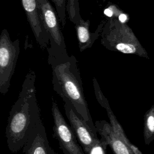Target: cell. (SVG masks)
Segmentation results:
<instances>
[{"label": "cell", "instance_id": "obj_17", "mask_svg": "<svg viewBox=\"0 0 154 154\" xmlns=\"http://www.w3.org/2000/svg\"><path fill=\"white\" fill-rule=\"evenodd\" d=\"M118 11L116 8V7L113 5H109L108 7V8H106L104 11V13L105 14V15H106L107 16L109 17H114V16L116 15L117 13L116 11Z\"/></svg>", "mask_w": 154, "mask_h": 154}, {"label": "cell", "instance_id": "obj_1", "mask_svg": "<svg viewBox=\"0 0 154 154\" xmlns=\"http://www.w3.org/2000/svg\"><path fill=\"white\" fill-rule=\"evenodd\" d=\"M48 62L52 69L53 90L64 103H69L86 122L94 133L97 134L84 93L78 61L69 55L67 50L47 48Z\"/></svg>", "mask_w": 154, "mask_h": 154}, {"label": "cell", "instance_id": "obj_4", "mask_svg": "<svg viewBox=\"0 0 154 154\" xmlns=\"http://www.w3.org/2000/svg\"><path fill=\"white\" fill-rule=\"evenodd\" d=\"M20 53L18 38L12 41L6 29L0 35V93L6 94L10 88Z\"/></svg>", "mask_w": 154, "mask_h": 154}, {"label": "cell", "instance_id": "obj_10", "mask_svg": "<svg viewBox=\"0 0 154 154\" xmlns=\"http://www.w3.org/2000/svg\"><path fill=\"white\" fill-rule=\"evenodd\" d=\"M93 84L96 100H97L100 105L102 106L103 108H105V110L106 111L107 115L110 121L109 123L114 132L128 145V146L132 151L134 154H143L141 150L138 149V147L133 144L128 139L122 126L117 120L116 117L113 113L112 109H111L108 100L102 93L99 87V85L97 82V81L95 78H93Z\"/></svg>", "mask_w": 154, "mask_h": 154}, {"label": "cell", "instance_id": "obj_6", "mask_svg": "<svg viewBox=\"0 0 154 154\" xmlns=\"http://www.w3.org/2000/svg\"><path fill=\"white\" fill-rule=\"evenodd\" d=\"M37 1L40 20L49 35V46L52 48L67 50L56 10L49 0H37Z\"/></svg>", "mask_w": 154, "mask_h": 154}, {"label": "cell", "instance_id": "obj_5", "mask_svg": "<svg viewBox=\"0 0 154 154\" xmlns=\"http://www.w3.org/2000/svg\"><path fill=\"white\" fill-rule=\"evenodd\" d=\"M51 110L54 121L53 137L58 141L59 147L63 153L85 154L54 99L52 100Z\"/></svg>", "mask_w": 154, "mask_h": 154}, {"label": "cell", "instance_id": "obj_16", "mask_svg": "<svg viewBox=\"0 0 154 154\" xmlns=\"http://www.w3.org/2000/svg\"><path fill=\"white\" fill-rule=\"evenodd\" d=\"M108 146L106 140L102 137L90 149L87 154H106V148Z\"/></svg>", "mask_w": 154, "mask_h": 154}, {"label": "cell", "instance_id": "obj_18", "mask_svg": "<svg viewBox=\"0 0 154 154\" xmlns=\"http://www.w3.org/2000/svg\"><path fill=\"white\" fill-rule=\"evenodd\" d=\"M126 19H127V16L125 14L121 13L119 16V20L122 23H125Z\"/></svg>", "mask_w": 154, "mask_h": 154}, {"label": "cell", "instance_id": "obj_14", "mask_svg": "<svg viewBox=\"0 0 154 154\" xmlns=\"http://www.w3.org/2000/svg\"><path fill=\"white\" fill-rule=\"evenodd\" d=\"M66 11L68 18L73 24H78L82 17L79 13V0H67L66 2Z\"/></svg>", "mask_w": 154, "mask_h": 154}, {"label": "cell", "instance_id": "obj_9", "mask_svg": "<svg viewBox=\"0 0 154 154\" xmlns=\"http://www.w3.org/2000/svg\"><path fill=\"white\" fill-rule=\"evenodd\" d=\"M23 152L25 154H56L49 144L42 121L31 131L23 147Z\"/></svg>", "mask_w": 154, "mask_h": 154}, {"label": "cell", "instance_id": "obj_11", "mask_svg": "<svg viewBox=\"0 0 154 154\" xmlns=\"http://www.w3.org/2000/svg\"><path fill=\"white\" fill-rule=\"evenodd\" d=\"M95 126L97 133L106 140L114 154H134L128 145L114 132L110 123L105 120L96 121Z\"/></svg>", "mask_w": 154, "mask_h": 154}, {"label": "cell", "instance_id": "obj_12", "mask_svg": "<svg viewBox=\"0 0 154 154\" xmlns=\"http://www.w3.org/2000/svg\"><path fill=\"white\" fill-rule=\"evenodd\" d=\"M106 20H103L97 26L94 32L90 31V20L81 19L80 22L75 25L78 42V46L80 52H82L86 49L90 48L95 40L100 35L103 26Z\"/></svg>", "mask_w": 154, "mask_h": 154}, {"label": "cell", "instance_id": "obj_2", "mask_svg": "<svg viewBox=\"0 0 154 154\" xmlns=\"http://www.w3.org/2000/svg\"><path fill=\"white\" fill-rule=\"evenodd\" d=\"M35 78L34 70L27 73L18 98L9 112L5 137L8 147L13 153L23 148L31 131L42 121L36 98Z\"/></svg>", "mask_w": 154, "mask_h": 154}, {"label": "cell", "instance_id": "obj_3", "mask_svg": "<svg viewBox=\"0 0 154 154\" xmlns=\"http://www.w3.org/2000/svg\"><path fill=\"white\" fill-rule=\"evenodd\" d=\"M100 43L107 49L126 54H140L133 41H129L128 29L114 17L106 20L100 34Z\"/></svg>", "mask_w": 154, "mask_h": 154}, {"label": "cell", "instance_id": "obj_7", "mask_svg": "<svg viewBox=\"0 0 154 154\" xmlns=\"http://www.w3.org/2000/svg\"><path fill=\"white\" fill-rule=\"evenodd\" d=\"M64 109L73 132L84 153L87 154L99 141L97 134L93 132L89 125L69 103H64Z\"/></svg>", "mask_w": 154, "mask_h": 154}, {"label": "cell", "instance_id": "obj_8", "mask_svg": "<svg viewBox=\"0 0 154 154\" xmlns=\"http://www.w3.org/2000/svg\"><path fill=\"white\" fill-rule=\"evenodd\" d=\"M21 2L38 45L43 50L47 49L49 37L40 20L37 0H21Z\"/></svg>", "mask_w": 154, "mask_h": 154}, {"label": "cell", "instance_id": "obj_13", "mask_svg": "<svg viewBox=\"0 0 154 154\" xmlns=\"http://www.w3.org/2000/svg\"><path fill=\"white\" fill-rule=\"evenodd\" d=\"M143 137L146 145H149L154 140V105L144 116Z\"/></svg>", "mask_w": 154, "mask_h": 154}, {"label": "cell", "instance_id": "obj_15", "mask_svg": "<svg viewBox=\"0 0 154 154\" xmlns=\"http://www.w3.org/2000/svg\"><path fill=\"white\" fill-rule=\"evenodd\" d=\"M55 5L60 24L64 27L66 23V0H51Z\"/></svg>", "mask_w": 154, "mask_h": 154}]
</instances>
